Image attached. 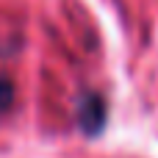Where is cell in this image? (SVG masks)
<instances>
[{
	"label": "cell",
	"instance_id": "obj_1",
	"mask_svg": "<svg viewBox=\"0 0 158 158\" xmlns=\"http://www.w3.org/2000/svg\"><path fill=\"white\" fill-rule=\"evenodd\" d=\"M75 117H78L81 133L89 136V139H97L108 125V103H106V97L97 94V92H83L81 100H78Z\"/></svg>",
	"mask_w": 158,
	"mask_h": 158
},
{
	"label": "cell",
	"instance_id": "obj_2",
	"mask_svg": "<svg viewBox=\"0 0 158 158\" xmlns=\"http://www.w3.org/2000/svg\"><path fill=\"white\" fill-rule=\"evenodd\" d=\"M14 97H17V89H14V81L0 75V114H6L11 106H14Z\"/></svg>",
	"mask_w": 158,
	"mask_h": 158
}]
</instances>
